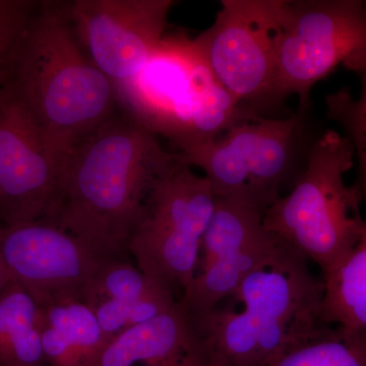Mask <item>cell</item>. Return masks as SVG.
<instances>
[{
	"instance_id": "6da1fadb",
	"label": "cell",
	"mask_w": 366,
	"mask_h": 366,
	"mask_svg": "<svg viewBox=\"0 0 366 366\" xmlns=\"http://www.w3.org/2000/svg\"><path fill=\"white\" fill-rule=\"evenodd\" d=\"M179 160L127 113H115L71 152L47 216L104 259L129 245L156 182Z\"/></svg>"
},
{
	"instance_id": "7a4b0ae2",
	"label": "cell",
	"mask_w": 366,
	"mask_h": 366,
	"mask_svg": "<svg viewBox=\"0 0 366 366\" xmlns=\"http://www.w3.org/2000/svg\"><path fill=\"white\" fill-rule=\"evenodd\" d=\"M64 157L119 112L117 92L81 45L67 1H40L6 84Z\"/></svg>"
},
{
	"instance_id": "3957f363",
	"label": "cell",
	"mask_w": 366,
	"mask_h": 366,
	"mask_svg": "<svg viewBox=\"0 0 366 366\" xmlns=\"http://www.w3.org/2000/svg\"><path fill=\"white\" fill-rule=\"evenodd\" d=\"M295 252L250 274L232 295L242 310L217 307L192 317L197 353L207 366H267L327 326L324 281Z\"/></svg>"
},
{
	"instance_id": "277c9868",
	"label": "cell",
	"mask_w": 366,
	"mask_h": 366,
	"mask_svg": "<svg viewBox=\"0 0 366 366\" xmlns=\"http://www.w3.org/2000/svg\"><path fill=\"white\" fill-rule=\"evenodd\" d=\"M120 109L183 154L259 115L237 104L216 79L196 41L165 34L136 76L114 86Z\"/></svg>"
},
{
	"instance_id": "5b68a950",
	"label": "cell",
	"mask_w": 366,
	"mask_h": 366,
	"mask_svg": "<svg viewBox=\"0 0 366 366\" xmlns=\"http://www.w3.org/2000/svg\"><path fill=\"white\" fill-rule=\"evenodd\" d=\"M355 164L352 144L327 129L310 144L293 189L264 213V224L282 242L329 274L355 247L366 219L362 196L344 177Z\"/></svg>"
},
{
	"instance_id": "8992f818",
	"label": "cell",
	"mask_w": 366,
	"mask_h": 366,
	"mask_svg": "<svg viewBox=\"0 0 366 366\" xmlns=\"http://www.w3.org/2000/svg\"><path fill=\"white\" fill-rule=\"evenodd\" d=\"M307 112L289 117L252 115L233 124L214 141L178 154L204 171L216 197L233 199L266 212L297 167L305 150Z\"/></svg>"
},
{
	"instance_id": "52a82bcc",
	"label": "cell",
	"mask_w": 366,
	"mask_h": 366,
	"mask_svg": "<svg viewBox=\"0 0 366 366\" xmlns=\"http://www.w3.org/2000/svg\"><path fill=\"white\" fill-rule=\"evenodd\" d=\"M215 204L209 180L196 174L179 156L154 184L132 236L129 254L137 268L182 296L196 278L202 242Z\"/></svg>"
},
{
	"instance_id": "ba28073f",
	"label": "cell",
	"mask_w": 366,
	"mask_h": 366,
	"mask_svg": "<svg viewBox=\"0 0 366 366\" xmlns=\"http://www.w3.org/2000/svg\"><path fill=\"white\" fill-rule=\"evenodd\" d=\"M366 64V2L284 0L276 41L277 95H296L307 112L310 92L339 66Z\"/></svg>"
},
{
	"instance_id": "9c48e42d",
	"label": "cell",
	"mask_w": 366,
	"mask_h": 366,
	"mask_svg": "<svg viewBox=\"0 0 366 366\" xmlns=\"http://www.w3.org/2000/svg\"><path fill=\"white\" fill-rule=\"evenodd\" d=\"M284 0H222L213 25L194 41L237 104L262 115L280 104L276 41Z\"/></svg>"
},
{
	"instance_id": "30bf717a",
	"label": "cell",
	"mask_w": 366,
	"mask_h": 366,
	"mask_svg": "<svg viewBox=\"0 0 366 366\" xmlns=\"http://www.w3.org/2000/svg\"><path fill=\"white\" fill-rule=\"evenodd\" d=\"M66 158L9 86L0 90V225L41 220L59 192Z\"/></svg>"
},
{
	"instance_id": "8fae6325",
	"label": "cell",
	"mask_w": 366,
	"mask_h": 366,
	"mask_svg": "<svg viewBox=\"0 0 366 366\" xmlns=\"http://www.w3.org/2000/svg\"><path fill=\"white\" fill-rule=\"evenodd\" d=\"M172 0L67 1L76 37L113 86L134 78L166 34Z\"/></svg>"
},
{
	"instance_id": "7c38bea8",
	"label": "cell",
	"mask_w": 366,
	"mask_h": 366,
	"mask_svg": "<svg viewBox=\"0 0 366 366\" xmlns=\"http://www.w3.org/2000/svg\"><path fill=\"white\" fill-rule=\"evenodd\" d=\"M0 249L11 280L39 305L69 298L83 301L92 279L107 261L46 220L2 227Z\"/></svg>"
},
{
	"instance_id": "4fadbf2b",
	"label": "cell",
	"mask_w": 366,
	"mask_h": 366,
	"mask_svg": "<svg viewBox=\"0 0 366 366\" xmlns=\"http://www.w3.org/2000/svg\"><path fill=\"white\" fill-rule=\"evenodd\" d=\"M295 252H297L267 229L249 244L223 255L199 272L178 300L192 317L208 314L221 301L232 297L250 274L277 266Z\"/></svg>"
},
{
	"instance_id": "5bb4252c",
	"label": "cell",
	"mask_w": 366,
	"mask_h": 366,
	"mask_svg": "<svg viewBox=\"0 0 366 366\" xmlns=\"http://www.w3.org/2000/svg\"><path fill=\"white\" fill-rule=\"evenodd\" d=\"M197 349L194 320L178 300L165 314L113 337L94 366H153Z\"/></svg>"
},
{
	"instance_id": "9a60e30c",
	"label": "cell",
	"mask_w": 366,
	"mask_h": 366,
	"mask_svg": "<svg viewBox=\"0 0 366 366\" xmlns=\"http://www.w3.org/2000/svg\"><path fill=\"white\" fill-rule=\"evenodd\" d=\"M41 339L47 366H94L112 339L84 301L69 298L39 305Z\"/></svg>"
},
{
	"instance_id": "2e32d148",
	"label": "cell",
	"mask_w": 366,
	"mask_h": 366,
	"mask_svg": "<svg viewBox=\"0 0 366 366\" xmlns=\"http://www.w3.org/2000/svg\"><path fill=\"white\" fill-rule=\"evenodd\" d=\"M42 314L32 296L11 280L0 289V366H47Z\"/></svg>"
},
{
	"instance_id": "e0dca14e",
	"label": "cell",
	"mask_w": 366,
	"mask_h": 366,
	"mask_svg": "<svg viewBox=\"0 0 366 366\" xmlns=\"http://www.w3.org/2000/svg\"><path fill=\"white\" fill-rule=\"evenodd\" d=\"M322 278L325 324L366 331V220L355 247Z\"/></svg>"
},
{
	"instance_id": "ac0fdd59",
	"label": "cell",
	"mask_w": 366,
	"mask_h": 366,
	"mask_svg": "<svg viewBox=\"0 0 366 366\" xmlns=\"http://www.w3.org/2000/svg\"><path fill=\"white\" fill-rule=\"evenodd\" d=\"M266 231L261 209L216 197L215 209L202 242L197 274L223 255L249 244Z\"/></svg>"
},
{
	"instance_id": "d6986e66",
	"label": "cell",
	"mask_w": 366,
	"mask_h": 366,
	"mask_svg": "<svg viewBox=\"0 0 366 366\" xmlns=\"http://www.w3.org/2000/svg\"><path fill=\"white\" fill-rule=\"evenodd\" d=\"M267 366H366V331L327 326Z\"/></svg>"
},
{
	"instance_id": "ffe728a7",
	"label": "cell",
	"mask_w": 366,
	"mask_h": 366,
	"mask_svg": "<svg viewBox=\"0 0 366 366\" xmlns=\"http://www.w3.org/2000/svg\"><path fill=\"white\" fill-rule=\"evenodd\" d=\"M355 74L360 81L358 97L344 88L327 95L325 103L327 118L343 129L344 136L352 144L357 162V178L354 184L366 203V64Z\"/></svg>"
},
{
	"instance_id": "44dd1931",
	"label": "cell",
	"mask_w": 366,
	"mask_h": 366,
	"mask_svg": "<svg viewBox=\"0 0 366 366\" xmlns=\"http://www.w3.org/2000/svg\"><path fill=\"white\" fill-rule=\"evenodd\" d=\"M178 301L177 295L162 285L154 286L148 293L129 301L107 300L92 310L99 325L109 339L137 325L165 314Z\"/></svg>"
},
{
	"instance_id": "7402d4cb",
	"label": "cell",
	"mask_w": 366,
	"mask_h": 366,
	"mask_svg": "<svg viewBox=\"0 0 366 366\" xmlns=\"http://www.w3.org/2000/svg\"><path fill=\"white\" fill-rule=\"evenodd\" d=\"M157 284L131 264L129 259H109L103 262L92 279L83 301L93 308L102 301L134 300L148 293Z\"/></svg>"
},
{
	"instance_id": "603a6c76",
	"label": "cell",
	"mask_w": 366,
	"mask_h": 366,
	"mask_svg": "<svg viewBox=\"0 0 366 366\" xmlns=\"http://www.w3.org/2000/svg\"><path fill=\"white\" fill-rule=\"evenodd\" d=\"M39 2L0 0V90L9 83L19 47Z\"/></svg>"
},
{
	"instance_id": "cb8c5ba5",
	"label": "cell",
	"mask_w": 366,
	"mask_h": 366,
	"mask_svg": "<svg viewBox=\"0 0 366 366\" xmlns=\"http://www.w3.org/2000/svg\"><path fill=\"white\" fill-rule=\"evenodd\" d=\"M153 366H207L197 352L183 354L173 360L164 361Z\"/></svg>"
},
{
	"instance_id": "d4e9b609",
	"label": "cell",
	"mask_w": 366,
	"mask_h": 366,
	"mask_svg": "<svg viewBox=\"0 0 366 366\" xmlns=\"http://www.w3.org/2000/svg\"><path fill=\"white\" fill-rule=\"evenodd\" d=\"M1 231L2 226L0 225V236H1ZM11 281V274H9V271H7L4 257H2L1 249H0V289L4 288V286L7 285Z\"/></svg>"
}]
</instances>
